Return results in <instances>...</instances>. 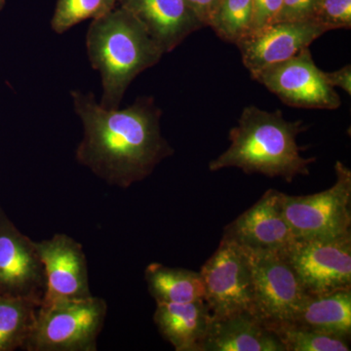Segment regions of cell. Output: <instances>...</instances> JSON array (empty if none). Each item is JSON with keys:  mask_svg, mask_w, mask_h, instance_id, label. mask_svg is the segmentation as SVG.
Instances as JSON below:
<instances>
[{"mask_svg": "<svg viewBox=\"0 0 351 351\" xmlns=\"http://www.w3.org/2000/svg\"><path fill=\"white\" fill-rule=\"evenodd\" d=\"M71 99L84 130L76 160L110 186L130 188L174 154L161 132L162 112L152 97H140L123 110H106L93 94L77 90Z\"/></svg>", "mask_w": 351, "mask_h": 351, "instance_id": "1", "label": "cell"}, {"mask_svg": "<svg viewBox=\"0 0 351 351\" xmlns=\"http://www.w3.org/2000/svg\"><path fill=\"white\" fill-rule=\"evenodd\" d=\"M306 129L302 120L288 121L281 110L267 112L249 106L230 131V147L209 163V170L237 168L246 174L281 178L287 182L298 176H308L316 158L302 156L297 143L298 136Z\"/></svg>", "mask_w": 351, "mask_h": 351, "instance_id": "2", "label": "cell"}, {"mask_svg": "<svg viewBox=\"0 0 351 351\" xmlns=\"http://www.w3.org/2000/svg\"><path fill=\"white\" fill-rule=\"evenodd\" d=\"M88 59L100 73V105L117 110L132 82L156 66L164 55L158 44L131 12L115 7L92 21L86 34Z\"/></svg>", "mask_w": 351, "mask_h": 351, "instance_id": "3", "label": "cell"}, {"mask_svg": "<svg viewBox=\"0 0 351 351\" xmlns=\"http://www.w3.org/2000/svg\"><path fill=\"white\" fill-rule=\"evenodd\" d=\"M105 300L91 297L39 306L36 324L24 350L95 351L105 324Z\"/></svg>", "mask_w": 351, "mask_h": 351, "instance_id": "4", "label": "cell"}, {"mask_svg": "<svg viewBox=\"0 0 351 351\" xmlns=\"http://www.w3.org/2000/svg\"><path fill=\"white\" fill-rule=\"evenodd\" d=\"M335 173V184L320 193L298 196L280 193L283 217L295 239H334L351 232V170L337 161Z\"/></svg>", "mask_w": 351, "mask_h": 351, "instance_id": "5", "label": "cell"}, {"mask_svg": "<svg viewBox=\"0 0 351 351\" xmlns=\"http://www.w3.org/2000/svg\"><path fill=\"white\" fill-rule=\"evenodd\" d=\"M199 272L204 284V301L212 318L253 313V277L246 249L221 239L218 248Z\"/></svg>", "mask_w": 351, "mask_h": 351, "instance_id": "6", "label": "cell"}, {"mask_svg": "<svg viewBox=\"0 0 351 351\" xmlns=\"http://www.w3.org/2000/svg\"><path fill=\"white\" fill-rule=\"evenodd\" d=\"M245 249L253 277L254 315L267 328L292 322L307 294L288 261L282 254Z\"/></svg>", "mask_w": 351, "mask_h": 351, "instance_id": "7", "label": "cell"}, {"mask_svg": "<svg viewBox=\"0 0 351 351\" xmlns=\"http://www.w3.org/2000/svg\"><path fill=\"white\" fill-rule=\"evenodd\" d=\"M307 295L351 289V232L327 239H297L282 254Z\"/></svg>", "mask_w": 351, "mask_h": 351, "instance_id": "8", "label": "cell"}, {"mask_svg": "<svg viewBox=\"0 0 351 351\" xmlns=\"http://www.w3.org/2000/svg\"><path fill=\"white\" fill-rule=\"evenodd\" d=\"M252 78L290 107L334 110L341 105L339 94L325 80L324 71L314 63L309 48Z\"/></svg>", "mask_w": 351, "mask_h": 351, "instance_id": "9", "label": "cell"}, {"mask_svg": "<svg viewBox=\"0 0 351 351\" xmlns=\"http://www.w3.org/2000/svg\"><path fill=\"white\" fill-rule=\"evenodd\" d=\"M330 31L328 25L317 21H277L252 29L237 46L245 68L254 77L263 69L287 61L309 48L313 41Z\"/></svg>", "mask_w": 351, "mask_h": 351, "instance_id": "10", "label": "cell"}, {"mask_svg": "<svg viewBox=\"0 0 351 351\" xmlns=\"http://www.w3.org/2000/svg\"><path fill=\"white\" fill-rule=\"evenodd\" d=\"M43 262L45 294L41 306L91 297L86 257L82 244L64 233L34 241Z\"/></svg>", "mask_w": 351, "mask_h": 351, "instance_id": "11", "label": "cell"}, {"mask_svg": "<svg viewBox=\"0 0 351 351\" xmlns=\"http://www.w3.org/2000/svg\"><path fill=\"white\" fill-rule=\"evenodd\" d=\"M0 294L27 298L41 304L45 294L43 262L34 240L0 209Z\"/></svg>", "mask_w": 351, "mask_h": 351, "instance_id": "12", "label": "cell"}, {"mask_svg": "<svg viewBox=\"0 0 351 351\" xmlns=\"http://www.w3.org/2000/svg\"><path fill=\"white\" fill-rule=\"evenodd\" d=\"M280 193L267 189L253 206L225 226L221 239L252 250L285 253L297 239L283 217Z\"/></svg>", "mask_w": 351, "mask_h": 351, "instance_id": "13", "label": "cell"}, {"mask_svg": "<svg viewBox=\"0 0 351 351\" xmlns=\"http://www.w3.org/2000/svg\"><path fill=\"white\" fill-rule=\"evenodd\" d=\"M117 4L144 25L164 54L203 27L184 0H117Z\"/></svg>", "mask_w": 351, "mask_h": 351, "instance_id": "14", "label": "cell"}, {"mask_svg": "<svg viewBox=\"0 0 351 351\" xmlns=\"http://www.w3.org/2000/svg\"><path fill=\"white\" fill-rule=\"evenodd\" d=\"M154 321L176 351H202L212 314L203 300L184 304L156 302Z\"/></svg>", "mask_w": 351, "mask_h": 351, "instance_id": "15", "label": "cell"}, {"mask_svg": "<svg viewBox=\"0 0 351 351\" xmlns=\"http://www.w3.org/2000/svg\"><path fill=\"white\" fill-rule=\"evenodd\" d=\"M202 351H285L274 332L251 313L212 318Z\"/></svg>", "mask_w": 351, "mask_h": 351, "instance_id": "16", "label": "cell"}, {"mask_svg": "<svg viewBox=\"0 0 351 351\" xmlns=\"http://www.w3.org/2000/svg\"><path fill=\"white\" fill-rule=\"evenodd\" d=\"M292 322L322 334L350 339L351 289L323 295H307Z\"/></svg>", "mask_w": 351, "mask_h": 351, "instance_id": "17", "label": "cell"}, {"mask_svg": "<svg viewBox=\"0 0 351 351\" xmlns=\"http://www.w3.org/2000/svg\"><path fill=\"white\" fill-rule=\"evenodd\" d=\"M145 280L156 302L184 304L204 301L205 289L200 272L152 263L145 270Z\"/></svg>", "mask_w": 351, "mask_h": 351, "instance_id": "18", "label": "cell"}, {"mask_svg": "<svg viewBox=\"0 0 351 351\" xmlns=\"http://www.w3.org/2000/svg\"><path fill=\"white\" fill-rule=\"evenodd\" d=\"M40 306L27 298L0 294V351L24 350Z\"/></svg>", "mask_w": 351, "mask_h": 351, "instance_id": "19", "label": "cell"}, {"mask_svg": "<svg viewBox=\"0 0 351 351\" xmlns=\"http://www.w3.org/2000/svg\"><path fill=\"white\" fill-rule=\"evenodd\" d=\"M269 329L276 334L285 351L350 350L348 339L322 334L293 322L280 323Z\"/></svg>", "mask_w": 351, "mask_h": 351, "instance_id": "20", "label": "cell"}, {"mask_svg": "<svg viewBox=\"0 0 351 351\" xmlns=\"http://www.w3.org/2000/svg\"><path fill=\"white\" fill-rule=\"evenodd\" d=\"M253 0H221L208 27L226 43L237 44L251 31Z\"/></svg>", "mask_w": 351, "mask_h": 351, "instance_id": "21", "label": "cell"}, {"mask_svg": "<svg viewBox=\"0 0 351 351\" xmlns=\"http://www.w3.org/2000/svg\"><path fill=\"white\" fill-rule=\"evenodd\" d=\"M117 5V0H57L51 27L62 34L83 21L110 13Z\"/></svg>", "mask_w": 351, "mask_h": 351, "instance_id": "22", "label": "cell"}, {"mask_svg": "<svg viewBox=\"0 0 351 351\" xmlns=\"http://www.w3.org/2000/svg\"><path fill=\"white\" fill-rule=\"evenodd\" d=\"M315 21L332 31L351 27V0H321Z\"/></svg>", "mask_w": 351, "mask_h": 351, "instance_id": "23", "label": "cell"}, {"mask_svg": "<svg viewBox=\"0 0 351 351\" xmlns=\"http://www.w3.org/2000/svg\"><path fill=\"white\" fill-rule=\"evenodd\" d=\"M321 0H283L277 21H315Z\"/></svg>", "mask_w": 351, "mask_h": 351, "instance_id": "24", "label": "cell"}, {"mask_svg": "<svg viewBox=\"0 0 351 351\" xmlns=\"http://www.w3.org/2000/svg\"><path fill=\"white\" fill-rule=\"evenodd\" d=\"M283 0H253L252 29L277 22Z\"/></svg>", "mask_w": 351, "mask_h": 351, "instance_id": "25", "label": "cell"}, {"mask_svg": "<svg viewBox=\"0 0 351 351\" xmlns=\"http://www.w3.org/2000/svg\"><path fill=\"white\" fill-rule=\"evenodd\" d=\"M203 27H208L221 0H184Z\"/></svg>", "mask_w": 351, "mask_h": 351, "instance_id": "26", "label": "cell"}, {"mask_svg": "<svg viewBox=\"0 0 351 351\" xmlns=\"http://www.w3.org/2000/svg\"><path fill=\"white\" fill-rule=\"evenodd\" d=\"M324 77L328 84L332 88L339 87L348 95H351V66L346 64L343 68L331 73H325Z\"/></svg>", "mask_w": 351, "mask_h": 351, "instance_id": "27", "label": "cell"}, {"mask_svg": "<svg viewBox=\"0 0 351 351\" xmlns=\"http://www.w3.org/2000/svg\"><path fill=\"white\" fill-rule=\"evenodd\" d=\"M4 4V0H0V9H1V7L3 6Z\"/></svg>", "mask_w": 351, "mask_h": 351, "instance_id": "28", "label": "cell"}]
</instances>
